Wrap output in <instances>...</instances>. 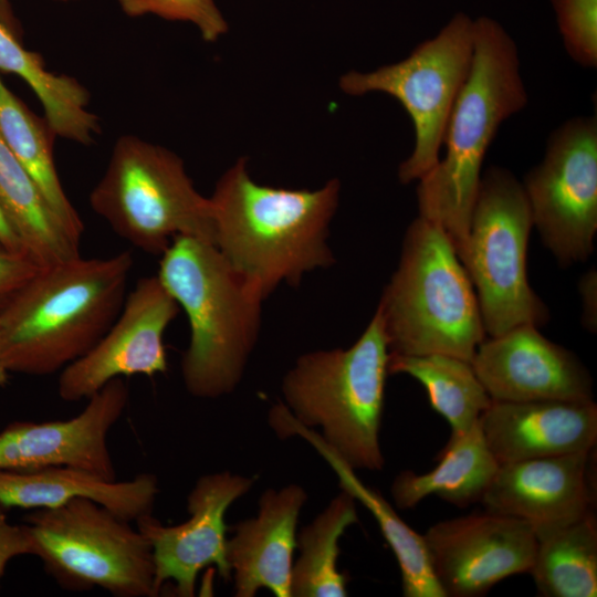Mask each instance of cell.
<instances>
[{"label":"cell","mask_w":597,"mask_h":597,"mask_svg":"<svg viewBox=\"0 0 597 597\" xmlns=\"http://www.w3.org/2000/svg\"><path fill=\"white\" fill-rule=\"evenodd\" d=\"M339 189L337 179L316 190L261 185L239 158L209 198L213 244L261 300L282 283L297 286L335 263L327 239Z\"/></svg>","instance_id":"cell-1"},{"label":"cell","mask_w":597,"mask_h":597,"mask_svg":"<svg viewBox=\"0 0 597 597\" xmlns=\"http://www.w3.org/2000/svg\"><path fill=\"white\" fill-rule=\"evenodd\" d=\"M133 264L122 251L40 268L0 308L8 371L52 375L85 355L119 314Z\"/></svg>","instance_id":"cell-2"},{"label":"cell","mask_w":597,"mask_h":597,"mask_svg":"<svg viewBox=\"0 0 597 597\" xmlns=\"http://www.w3.org/2000/svg\"><path fill=\"white\" fill-rule=\"evenodd\" d=\"M527 101L514 40L498 21L475 19L471 67L447 122L444 157L417 187L418 216L439 226L455 252L469 232L486 151Z\"/></svg>","instance_id":"cell-3"},{"label":"cell","mask_w":597,"mask_h":597,"mask_svg":"<svg viewBox=\"0 0 597 597\" xmlns=\"http://www.w3.org/2000/svg\"><path fill=\"white\" fill-rule=\"evenodd\" d=\"M158 279L188 318L180 371L187 391L214 399L239 385L261 326V300L207 240L177 235L160 255Z\"/></svg>","instance_id":"cell-4"},{"label":"cell","mask_w":597,"mask_h":597,"mask_svg":"<svg viewBox=\"0 0 597 597\" xmlns=\"http://www.w3.org/2000/svg\"><path fill=\"white\" fill-rule=\"evenodd\" d=\"M390 354L471 362L486 337L473 284L446 232L417 217L376 308Z\"/></svg>","instance_id":"cell-5"},{"label":"cell","mask_w":597,"mask_h":597,"mask_svg":"<svg viewBox=\"0 0 597 597\" xmlns=\"http://www.w3.org/2000/svg\"><path fill=\"white\" fill-rule=\"evenodd\" d=\"M389 358L376 310L352 346L305 353L282 380V402L292 417L320 428L324 442L353 470L384 468L379 433Z\"/></svg>","instance_id":"cell-6"},{"label":"cell","mask_w":597,"mask_h":597,"mask_svg":"<svg viewBox=\"0 0 597 597\" xmlns=\"http://www.w3.org/2000/svg\"><path fill=\"white\" fill-rule=\"evenodd\" d=\"M88 201L118 237L148 254L160 256L177 235L213 243L210 199L195 188L182 159L138 136L116 140Z\"/></svg>","instance_id":"cell-7"},{"label":"cell","mask_w":597,"mask_h":597,"mask_svg":"<svg viewBox=\"0 0 597 597\" xmlns=\"http://www.w3.org/2000/svg\"><path fill=\"white\" fill-rule=\"evenodd\" d=\"M533 219L522 182L506 168L481 175L467 238L457 251L476 294L486 336L545 325L549 312L528 284Z\"/></svg>","instance_id":"cell-8"},{"label":"cell","mask_w":597,"mask_h":597,"mask_svg":"<svg viewBox=\"0 0 597 597\" xmlns=\"http://www.w3.org/2000/svg\"><path fill=\"white\" fill-rule=\"evenodd\" d=\"M23 524L46 573L64 589L103 588L116 597H153L155 564L144 534L88 499L36 509Z\"/></svg>","instance_id":"cell-9"},{"label":"cell","mask_w":597,"mask_h":597,"mask_svg":"<svg viewBox=\"0 0 597 597\" xmlns=\"http://www.w3.org/2000/svg\"><path fill=\"white\" fill-rule=\"evenodd\" d=\"M473 46L474 20L458 12L406 59L370 72L349 71L341 76L339 87L345 94H388L410 116L415 145L398 167L401 184L418 181L438 164L450 112L471 67Z\"/></svg>","instance_id":"cell-10"},{"label":"cell","mask_w":597,"mask_h":597,"mask_svg":"<svg viewBox=\"0 0 597 597\" xmlns=\"http://www.w3.org/2000/svg\"><path fill=\"white\" fill-rule=\"evenodd\" d=\"M533 227L557 263L586 261L597 232V117L565 121L522 182Z\"/></svg>","instance_id":"cell-11"},{"label":"cell","mask_w":597,"mask_h":597,"mask_svg":"<svg viewBox=\"0 0 597 597\" xmlns=\"http://www.w3.org/2000/svg\"><path fill=\"white\" fill-rule=\"evenodd\" d=\"M179 308L157 275L139 279L106 333L85 355L60 371V398L80 401L112 379L166 373L164 334Z\"/></svg>","instance_id":"cell-12"},{"label":"cell","mask_w":597,"mask_h":597,"mask_svg":"<svg viewBox=\"0 0 597 597\" xmlns=\"http://www.w3.org/2000/svg\"><path fill=\"white\" fill-rule=\"evenodd\" d=\"M423 538L446 597L482 596L528 573L536 546L533 524L489 511L436 523Z\"/></svg>","instance_id":"cell-13"},{"label":"cell","mask_w":597,"mask_h":597,"mask_svg":"<svg viewBox=\"0 0 597 597\" xmlns=\"http://www.w3.org/2000/svg\"><path fill=\"white\" fill-rule=\"evenodd\" d=\"M253 483V478L229 471L206 474L188 494L187 521L166 526L151 514L136 521L151 546L158 593L165 582L172 580L178 596L192 597L198 574L211 565L224 580L231 579L224 515Z\"/></svg>","instance_id":"cell-14"},{"label":"cell","mask_w":597,"mask_h":597,"mask_svg":"<svg viewBox=\"0 0 597 597\" xmlns=\"http://www.w3.org/2000/svg\"><path fill=\"white\" fill-rule=\"evenodd\" d=\"M129 398L125 381L112 379L69 420L17 421L0 432V470L34 471L70 467L116 480L107 436Z\"/></svg>","instance_id":"cell-15"},{"label":"cell","mask_w":597,"mask_h":597,"mask_svg":"<svg viewBox=\"0 0 597 597\" xmlns=\"http://www.w3.org/2000/svg\"><path fill=\"white\" fill-rule=\"evenodd\" d=\"M532 324L486 336L471 365L492 400H594L593 378L577 356Z\"/></svg>","instance_id":"cell-16"},{"label":"cell","mask_w":597,"mask_h":597,"mask_svg":"<svg viewBox=\"0 0 597 597\" xmlns=\"http://www.w3.org/2000/svg\"><path fill=\"white\" fill-rule=\"evenodd\" d=\"M595 448L499 465L481 503L485 511L533 525L563 523L594 510Z\"/></svg>","instance_id":"cell-17"},{"label":"cell","mask_w":597,"mask_h":597,"mask_svg":"<svg viewBox=\"0 0 597 597\" xmlns=\"http://www.w3.org/2000/svg\"><path fill=\"white\" fill-rule=\"evenodd\" d=\"M480 425L499 464L589 451L597 442V405L492 400Z\"/></svg>","instance_id":"cell-18"},{"label":"cell","mask_w":597,"mask_h":597,"mask_svg":"<svg viewBox=\"0 0 597 597\" xmlns=\"http://www.w3.org/2000/svg\"><path fill=\"white\" fill-rule=\"evenodd\" d=\"M306 500L297 484L268 489L259 500L258 515L234 526L226 553L237 597H253L261 588L275 597H292L296 525Z\"/></svg>","instance_id":"cell-19"},{"label":"cell","mask_w":597,"mask_h":597,"mask_svg":"<svg viewBox=\"0 0 597 597\" xmlns=\"http://www.w3.org/2000/svg\"><path fill=\"white\" fill-rule=\"evenodd\" d=\"M158 492L157 478L150 473L117 481L70 467L0 470V506L3 509H53L83 498L136 522L151 514Z\"/></svg>","instance_id":"cell-20"},{"label":"cell","mask_w":597,"mask_h":597,"mask_svg":"<svg viewBox=\"0 0 597 597\" xmlns=\"http://www.w3.org/2000/svg\"><path fill=\"white\" fill-rule=\"evenodd\" d=\"M269 423L281 439L297 436L308 442L336 473L341 489L373 514L397 559L404 596L446 597L432 572L423 535L402 521L377 490L364 484L318 432L300 425L282 401L271 407Z\"/></svg>","instance_id":"cell-21"},{"label":"cell","mask_w":597,"mask_h":597,"mask_svg":"<svg viewBox=\"0 0 597 597\" xmlns=\"http://www.w3.org/2000/svg\"><path fill=\"white\" fill-rule=\"evenodd\" d=\"M499 465L479 420L465 433L449 439L431 471L417 474L406 470L398 474L391 484V495L400 509L415 507L430 495L465 507L481 501Z\"/></svg>","instance_id":"cell-22"},{"label":"cell","mask_w":597,"mask_h":597,"mask_svg":"<svg viewBox=\"0 0 597 597\" xmlns=\"http://www.w3.org/2000/svg\"><path fill=\"white\" fill-rule=\"evenodd\" d=\"M535 555L528 574L538 595H597V519L594 510L554 524L534 525Z\"/></svg>","instance_id":"cell-23"},{"label":"cell","mask_w":597,"mask_h":597,"mask_svg":"<svg viewBox=\"0 0 597 597\" xmlns=\"http://www.w3.org/2000/svg\"><path fill=\"white\" fill-rule=\"evenodd\" d=\"M0 23V72L13 73L32 88L55 136L91 145L101 133L98 117L87 109L88 91L74 77L45 69L39 53L28 51Z\"/></svg>","instance_id":"cell-24"},{"label":"cell","mask_w":597,"mask_h":597,"mask_svg":"<svg viewBox=\"0 0 597 597\" xmlns=\"http://www.w3.org/2000/svg\"><path fill=\"white\" fill-rule=\"evenodd\" d=\"M0 205L25 253L41 268L80 255L31 176L0 136Z\"/></svg>","instance_id":"cell-25"},{"label":"cell","mask_w":597,"mask_h":597,"mask_svg":"<svg viewBox=\"0 0 597 597\" xmlns=\"http://www.w3.org/2000/svg\"><path fill=\"white\" fill-rule=\"evenodd\" d=\"M0 136L36 184L72 240L80 244L84 223L67 198L53 158L56 137L0 77Z\"/></svg>","instance_id":"cell-26"},{"label":"cell","mask_w":597,"mask_h":597,"mask_svg":"<svg viewBox=\"0 0 597 597\" xmlns=\"http://www.w3.org/2000/svg\"><path fill=\"white\" fill-rule=\"evenodd\" d=\"M389 374H407L427 390L431 407L449 422L450 439L471 429L492 402L471 362L443 354H390Z\"/></svg>","instance_id":"cell-27"},{"label":"cell","mask_w":597,"mask_h":597,"mask_svg":"<svg viewBox=\"0 0 597 597\" xmlns=\"http://www.w3.org/2000/svg\"><path fill=\"white\" fill-rule=\"evenodd\" d=\"M358 522L356 500L342 490L328 505L296 534L300 557L293 565L292 597H345V575L337 569L338 542Z\"/></svg>","instance_id":"cell-28"},{"label":"cell","mask_w":597,"mask_h":597,"mask_svg":"<svg viewBox=\"0 0 597 597\" xmlns=\"http://www.w3.org/2000/svg\"><path fill=\"white\" fill-rule=\"evenodd\" d=\"M122 11L133 18L154 14L170 21L195 24L202 39L214 42L228 32L229 25L214 0H115Z\"/></svg>","instance_id":"cell-29"},{"label":"cell","mask_w":597,"mask_h":597,"mask_svg":"<svg viewBox=\"0 0 597 597\" xmlns=\"http://www.w3.org/2000/svg\"><path fill=\"white\" fill-rule=\"evenodd\" d=\"M565 51L584 69L597 66V0H551Z\"/></svg>","instance_id":"cell-30"},{"label":"cell","mask_w":597,"mask_h":597,"mask_svg":"<svg viewBox=\"0 0 597 597\" xmlns=\"http://www.w3.org/2000/svg\"><path fill=\"white\" fill-rule=\"evenodd\" d=\"M40 268L29 255L0 242V308Z\"/></svg>","instance_id":"cell-31"},{"label":"cell","mask_w":597,"mask_h":597,"mask_svg":"<svg viewBox=\"0 0 597 597\" xmlns=\"http://www.w3.org/2000/svg\"><path fill=\"white\" fill-rule=\"evenodd\" d=\"M28 554L32 555V545L24 525L0 522V579L12 558Z\"/></svg>","instance_id":"cell-32"},{"label":"cell","mask_w":597,"mask_h":597,"mask_svg":"<svg viewBox=\"0 0 597 597\" xmlns=\"http://www.w3.org/2000/svg\"><path fill=\"white\" fill-rule=\"evenodd\" d=\"M597 273L588 271L579 281V292L583 301V325L591 333L597 328Z\"/></svg>","instance_id":"cell-33"},{"label":"cell","mask_w":597,"mask_h":597,"mask_svg":"<svg viewBox=\"0 0 597 597\" xmlns=\"http://www.w3.org/2000/svg\"><path fill=\"white\" fill-rule=\"evenodd\" d=\"M0 242L12 251L25 253L23 244L7 219L0 205ZM28 255V254H27Z\"/></svg>","instance_id":"cell-34"},{"label":"cell","mask_w":597,"mask_h":597,"mask_svg":"<svg viewBox=\"0 0 597 597\" xmlns=\"http://www.w3.org/2000/svg\"><path fill=\"white\" fill-rule=\"evenodd\" d=\"M0 23L10 30L18 39L22 40V27L14 14L10 0H0Z\"/></svg>","instance_id":"cell-35"},{"label":"cell","mask_w":597,"mask_h":597,"mask_svg":"<svg viewBox=\"0 0 597 597\" xmlns=\"http://www.w3.org/2000/svg\"><path fill=\"white\" fill-rule=\"evenodd\" d=\"M9 371L6 368L2 357H1V347H0V388L4 387L8 381Z\"/></svg>","instance_id":"cell-36"},{"label":"cell","mask_w":597,"mask_h":597,"mask_svg":"<svg viewBox=\"0 0 597 597\" xmlns=\"http://www.w3.org/2000/svg\"><path fill=\"white\" fill-rule=\"evenodd\" d=\"M4 520H7V519H6V514H4L3 507L0 506V522H2V521H4Z\"/></svg>","instance_id":"cell-37"},{"label":"cell","mask_w":597,"mask_h":597,"mask_svg":"<svg viewBox=\"0 0 597 597\" xmlns=\"http://www.w3.org/2000/svg\"><path fill=\"white\" fill-rule=\"evenodd\" d=\"M54 1H60V2H70V1H76V0H54Z\"/></svg>","instance_id":"cell-38"}]
</instances>
